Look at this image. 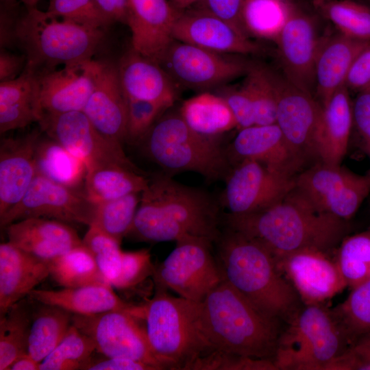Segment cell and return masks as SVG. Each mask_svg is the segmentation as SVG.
Returning <instances> with one entry per match:
<instances>
[{
    "label": "cell",
    "instance_id": "1",
    "mask_svg": "<svg viewBox=\"0 0 370 370\" xmlns=\"http://www.w3.org/2000/svg\"><path fill=\"white\" fill-rule=\"evenodd\" d=\"M347 221L317 210L295 186L283 199L264 210L221 214L226 227L258 242L274 259L306 249L329 254L346 237Z\"/></svg>",
    "mask_w": 370,
    "mask_h": 370
},
{
    "label": "cell",
    "instance_id": "2",
    "mask_svg": "<svg viewBox=\"0 0 370 370\" xmlns=\"http://www.w3.org/2000/svg\"><path fill=\"white\" fill-rule=\"evenodd\" d=\"M217 202L205 190L180 184L167 173L149 178L126 236L145 242L176 241L187 236L215 242L221 234Z\"/></svg>",
    "mask_w": 370,
    "mask_h": 370
},
{
    "label": "cell",
    "instance_id": "3",
    "mask_svg": "<svg viewBox=\"0 0 370 370\" xmlns=\"http://www.w3.org/2000/svg\"><path fill=\"white\" fill-rule=\"evenodd\" d=\"M282 323L259 310L223 278L198 304V325L209 352L273 362Z\"/></svg>",
    "mask_w": 370,
    "mask_h": 370
},
{
    "label": "cell",
    "instance_id": "4",
    "mask_svg": "<svg viewBox=\"0 0 370 370\" xmlns=\"http://www.w3.org/2000/svg\"><path fill=\"white\" fill-rule=\"evenodd\" d=\"M215 242L225 280L266 315L289 324L304 304L278 270L272 254L254 240L226 227Z\"/></svg>",
    "mask_w": 370,
    "mask_h": 370
},
{
    "label": "cell",
    "instance_id": "5",
    "mask_svg": "<svg viewBox=\"0 0 370 370\" xmlns=\"http://www.w3.org/2000/svg\"><path fill=\"white\" fill-rule=\"evenodd\" d=\"M105 38V30L58 18L35 7H25L19 16L16 47L26 57L24 70L36 75L59 65L92 60Z\"/></svg>",
    "mask_w": 370,
    "mask_h": 370
},
{
    "label": "cell",
    "instance_id": "6",
    "mask_svg": "<svg viewBox=\"0 0 370 370\" xmlns=\"http://www.w3.org/2000/svg\"><path fill=\"white\" fill-rule=\"evenodd\" d=\"M168 109L140 142L147 156L166 173H197L209 182L225 180L231 164L221 136L201 134Z\"/></svg>",
    "mask_w": 370,
    "mask_h": 370
},
{
    "label": "cell",
    "instance_id": "7",
    "mask_svg": "<svg viewBox=\"0 0 370 370\" xmlns=\"http://www.w3.org/2000/svg\"><path fill=\"white\" fill-rule=\"evenodd\" d=\"M155 287L153 297L140 306L149 343L166 369L189 370L196 358L209 352L199 328V302Z\"/></svg>",
    "mask_w": 370,
    "mask_h": 370
},
{
    "label": "cell",
    "instance_id": "8",
    "mask_svg": "<svg viewBox=\"0 0 370 370\" xmlns=\"http://www.w3.org/2000/svg\"><path fill=\"white\" fill-rule=\"evenodd\" d=\"M347 347L330 308L304 304L283 328L273 362L277 370H326Z\"/></svg>",
    "mask_w": 370,
    "mask_h": 370
},
{
    "label": "cell",
    "instance_id": "9",
    "mask_svg": "<svg viewBox=\"0 0 370 370\" xmlns=\"http://www.w3.org/2000/svg\"><path fill=\"white\" fill-rule=\"evenodd\" d=\"M161 263L152 275L155 286L171 289L180 297L201 301L223 279L219 262L213 257V241L208 238L187 236Z\"/></svg>",
    "mask_w": 370,
    "mask_h": 370
},
{
    "label": "cell",
    "instance_id": "10",
    "mask_svg": "<svg viewBox=\"0 0 370 370\" xmlns=\"http://www.w3.org/2000/svg\"><path fill=\"white\" fill-rule=\"evenodd\" d=\"M268 70L277 99L276 124L305 169L319 162L317 146L323 106L314 96L295 86L281 72Z\"/></svg>",
    "mask_w": 370,
    "mask_h": 370
},
{
    "label": "cell",
    "instance_id": "11",
    "mask_svg": "<svg viewBox=\"0 0 370 370\" xmlns=\"http://www.w3.org/2000/svg\"><path fill=\"white\" fill-rule=\"evenodd\" d=\"M325 22L310 2L296 3L275 44L281 73L314 97V64Z\"/></svg>",
    "mask_w": 370,
    "mask_h": 370
},
{
    "label": "cell",
    "instance_id": "12",
    "mask_svg": "<svg viewBox=\"0 0 370 370\" xmlns=\"http://www.w3.org/2000/svg\"><path fill=\"white\" fill-rule=\"evenodd\" d=\"M139 308L112 310L101 313L73 314L72 324L88 336L95 349L106 357H123L146 363L156 370L166 369L153 352L145 328L137 319Z\"/></svg>",
    "mask_w": 370,
    "mask_h": 370
},
{
    "label": "cell",
    "instance_id": "13",
    "mask_svg": "<svg viewBox=\"0 0 370 370\" xmlns=\"http://www.w3.org/2000/svg\"><path fill=\"white\" fill-rule=\"evenodd\" d=\"M173 39L159 64L177 87L207 90L245 76L253 62Z\"/></svg>",
    "mask_w": 370,
    "mask_h": 370
},
{
    "label": "cell",
    "instance_id": "14",
    "mask_svg": "<svg viewBox=\"0 0 370 370\" xmlns=\"http://www.w3.org/2000/svg\"><path fill=\"white\" fill-rule=\"evenodd\" d=\"M295 188L319 211L349 221L370 193V171L318 162L296 175Z\"/></svg>",
    "mask_w": 370,
    "mask_h": 370
},
{
    "label": "cell",
    "instance_id": "15",
    "mask_svg": "<svg viewBox=\"0 0 370 370\" xmlns=\"http://www.w3.org/2000/svg\"><path fill=\"white\" fill-rule=\"evenodd\" d=\"M41 132L82 160L86 171L107 165H117L143 174L125 155L122 144L103 135L83 111L42 114Z\"/></svg>",
    "mask_w": 370,
    "mask_h": 370
},
{
    "label": "cell",
    "instance_id": "16",
    "mask_svg": "<svg viewBox=\"0 0 370 370\" xmlns=\"http://www.w3.org/2000/svg\"><path fill=\"white\" fill-rule=\"evenodd\" d=\"M295 177L254 160L241 161L232 166L225 178L219 204L227 212L235 214L264 210L283 199L295 188Z\"/></svg>",
    "mask_w": 370,
    "mask_h": 370
},
{
    "label": "cell",
    "instance_id": "17",
    "mask_svg": "<svg viewBox=\"0 0 370 370\" xmlns=\"http://www.w3.org/2000/svg\"><path fill=\"white\" fill-rule=\"evenodd\" d=\"M95 204L84 192L36 174L21 199L0 217L1 227L27 218L53 219L90 226Z\"/></svg>",
    "mask_w": 370,
    "mask_h": 370
},
{
    "label": "cell",
    "instance_id": "18",
    "mask_svg": "<svg viewBox=\"0 0 370 370\" xmlns=\"http://www.w3.org/2000/svg\"><path fill=\"white\" fill-rule=\"evenodd\" d=\"M275 260L304 304H323L347 286L336 260L324 251L302 249Z\"/></svg>",
    "mask_w": 370,
    "mask_h": 370
},
{
    "label": "cell",
    "instance_id": "19",
    "mask_svg": "<svg viewBox=\"0 0 370 370\" xmlns=\"http://www.w3.org/2000/svg\"><path fill=\"white\" fill-rule=\"evenodd\" d=\"M171 35L173 39L222 54L257 55L264 51L228 22L195 8L177 14Z\"/></svg>",
    "mask_w": 370,
    "mask_h": 370
},
{
    "label": "cell",
    "instance_id": "20",
    "mask_svg": "<svg viewBox=\"0 0 370 370\" xmlns=\"http://www.w3.org/2000/svg\"><path fill=\"white\" fill-rule=\"evenodd\" d=\"M83 112L107 138L121 144L126 140L127 100L116 63L95 60L94 86Z\"/></svg>",
    "mask_w": 370,
    "mask_h": 370
},
{
    "label": "cell",
    "instance_id": "21",
    "mask_svg": "<svg viewBox=\"0 0 370 370\" xmlns=\"http://www.w3.org/2000/svg\"><path fill=\"white\" fill-rule=\"evenodd\" d=\"M95 68L92 59L37 75L41 116L83 111L93 89Z\"/></svg>",
    "mask_w": 370,
    "mask_h": 370
},
{
    "label": "cell",
    "instance_id": "22",
    "mask_svg": "<svg viewBox=\"0 0 370 370\" xmlns=\"http://www.w3.org/2000/svg\"><path fill=\"white\" fill-rule=\"evenodd\" d=\"M225 153L231 166L251 160L290 176L303 171L276 123L239 130Z\"/></svg>",
    "mask_w": 370,
    "mask_h": 370
},
{
    "label": "cell",
    "instance_id": "23",
    "mask_svg": "<svg viewBox=\"0 0 370 370\" xmlns=\"http://www.w3.org/2000/svg\"><path fill=\"white\" fill-rule=\"evenodd\" d=\"M131 47L158 63L173 40L177 12L169 0H128Z\"/></svg>",
    "mask_w": 370,
    "mask_h": 370
},
{
    "label": "cell",
    "instance_id": "24",
    "mask_svg": "<svg viewBox=\"0 0 370 370\" xmlns=\"http://www.w3.org/2000/svg\"><path fill=\"white\" fill-rule=\"evenodd\" d=\"M116 66L127 99L173 106L178 97L179 88L159 63L130 47L121 57Z\"/></svg>",
    "mask_w": 370,
    "mask_h": 370
},
{
    "label": "cell",
    "instance_id": "25",
    "mask_svg": "<svg viewBox=\"0 0 370 370\" xmlns=\"http://www.w3.org/2000/svg\"><path fill=\"white\" fill-rule=\"evenodd\" d=\"M40 132L1 141L0 217L21 199L36 175L34 155Z\"/></svg>",
    "mask_w": 370,
    "mask_h": 370
},
{
    "label": "cell",
    "instance_id": "26",
    "mask_svg": "<svg viewBox=\"0 0 370 370\" xmlns=\"http://www.w3.org/2000/svg\"><path fill=\"white\" fill-rule=\"evenodd\" d=\"M5 230L9 242L46 262L83 245L73 227L55 219L27 218L8 225Z\"/></svg>",
    "mask_w": 370,
    "mask_h": 370
},
{
    "label": "cell",
    "instance_id": "27",
    "mask_svg": "<svg viewBox=\"0 0 370 370\" xmlns=\"http://www.w3.org/2000/svg\"><path fill=\"white\" fill-rule=\"evenodd\" d=\"M49 276L47 262L10 242L0 245V317Z\"/></svg>",
    "mask_w": 370,
    "mask_h": 370
},
{
    "label": "cell",
    "instance_id": "28",
    "mask_svg": "<svg viewBox=\"0 0 370 370\" xmlns=\"http://www.w3.org/2000/svg\"><path fill=\"white\" fill-rule=\"evenodd\" d=\"M370 42L327 31L314 64V96L322 105L345 85L349 70L358 53Z\"/></svg>",
    "mask_w": 370,
    "mask_h": 370
},
{
    "label": "cell",
    "instance_id": "29",
    "mask_svg": "<svg viewBox=\"0 0 370 370\" xmlns=\"http://www.w3.org/2000/svg\"><path fill=\"white\" fill-rule=\"evenodd\" d=\"M352 125V102L344 85L323 106L317 146L319 162L341 164L347 153Z\"/></svg>",
    "mask_w": 370,
    "mask_h": 370
},
{
    "label": "cell",
    "instance_id": "30",
    "mask_svg": "<svg viewBox=\"0 0 370 370\" xmlns=\"http://www.w3.org/2000/svg\"><path fill=\"white\" fill-rule=\"evenodd\" d=\"M38 303L62 308L73 314L90 315L112 310H134L108 284H95L58 291L34 289L28 295Z\"/></svg>",
    "mask_w": 370,
    "mask_h": 370
},
{
    "label": "cell",
    "instance_id": "31",
    "mask_svg": "<svg viewBox=\"0 0 370 370\" xmlns=\"http://www.w3.org/2000/svg\"><path fill=\"white\" fill-rule=\"evenodd\" d=\"M38 76L23 70L16 79L0 82V133L38 122Z\"/></svg>",
    "mask_w": 370,
    "mask_h": 370
},
{
    "label": "cell",
    "instance_id": "32",
    "mask_svg": "<svg viewBox=\"0 0 370 370\" xmlns=\"http://www.w3.org/2000/svg\"><path fill=\"white\" fill-rule=\"evenodd\" d=\"M178 110L190 127L205 136H221L237 128L230 107L219 94L201 92L184 101Z\"/></svg>",
    "mask_w": 370,
    "mask_h": 370
},
{
    "label": "cell",
    "instance_id": "33",
    "mask_svg": "<svg viewBox=\"0 0 370 370\" xmlns=\"http://www.w3.org/2000/svg\"><path fill=\"white\" fill-rule=\"evenodd\" d=\"M149 178L124 167L107 164L86 172L84 193L95 204L117 199L134 193H142Z\"/></svg>",
    "mask_w": 370,
    "mask_h": 370
},
{
    "label": "cell",
    "instance_id": "34",
    "mask_svg": "<svg viewBox=\"0 0 370 370\" xmlns=\"http://www.w3.org/2000/svg\"><path fill=\"white\" fill-rule=\"evenodd\" d=\"M296 3L293 0H245L241 16L245 35L275 44Z\"/></svg>",
    "mask_w": 370,
    "mask_h": 370
},
{
    "label": "cell",
    "instance_id": "35",
    "mask_svg": "<svg viewBox=\"0 0 370 370\" xmlns=\"http://www.w3.org/2000/svg\"><path fill=\"white\" fill-rule=\"evenodd\" d=\"M36 173L56 183L75 188L85 180L86 168L55 140L40 137L34 155Z\"/></svg>",
    "mask_w": 370,
    "mask_h": 370
},
{
    "label": "cell",
    "instance_id": "36",
    "mask_svg": "<svg viewBox=\"0 0 370 370\" xmlns=\"http://www.w3.org/2000/svg\"><path fill=\"white\" fill-rule=\"evenodd\" d=\"M40 304L32 312L28 339V355L40 363L62 341L72 324L71 312Z\"/></svg>",
    "mask_w": 370,
    "mask_h": 370
},
{
    "label": "cell",
    "instance_id": "37",
    "mask_svg": "<svg viewBox=\"0 0 370 370\" xmlns=\"http://www.w3.org/2000/svg\"><path fill=\"white\" fill-rule=\"evenodd\" d=\"M314 10L338 32L370 42V6L357 0H310Z\"/></svg>",
    "mask_w": 370,
    "mask_h": 370
},
{
    "label": "cell",
    "instance_id": "38",
    "mask_svg": "<svg viewBox=\"0 0 370 370\" xmlns=\"http://www.w3.org/2000/svg\"><path fill=\"white\" fill-rule=\"evenodd\" d=\"M47 262L49 275L64 288L95 284H109L100 272L92 254L84 244Z\"/></svg>",
    "mask_w": 370,
    "mask_h": 370
},
{
    "label": "cell",
    "instance_id": "39",
    "mask_svg": "<svg viewBox=\"0 0 370 370\" xmlns=\"http://www.w3.org/2000/svg\"><path fill=\"white\" fill-rule=\"evenodd\" d=\"M32 316L22 299L0 317V370H8L17 358L28 354Z\"/></svg>",
    "mask_w": 370,
    "mask_h": 370
},
{
    "label": "cell",
    "instance_id": "40",
    "mask_svg": "<svg viewBox=\"0 0 370 370\" xmlns=\"http://www.w3.org/2000/svg\"><path fill=\"white\" fill-rule=\"evenodd\" d=\"M352 290L343 302L330 309L348 346L370 332V278Z\"/></svg>",
    "mask_w": 370,
    "mask_h": 370
},
{
    "label": "cell",
    "instance_id": "41",
    "mask_svg": "<svg viewBox=\"0 0 370 370\" xmlns=\"http://www.w3.org/2000/svg\"><path fill=\"white\" fill-rule=\"evenodd\" d=\"M352 289L370 278V231L346 236L335 258Z\"/></svg>",
    "mask_w": 370,
    "mask_h": 370
},
{
    "label": "cell",
    "instance_id": "42",
    "mask_svg": "<svg viewBox=\"0 0 370 370\" xmlns=\"http://www.w3.org/2000/svg\"><path fill=\"white\" fill-rule=\"evenodd\" d=\"M141 193L95 204L94 225L121 243L130 231L140 201Z\"/></svg>",
    "mask_w": 370,
    "mask_h": 370
},
{
    "label": "cell",
    "instance_id": "43",
    "mask_svg": "<svg viewBox=\"0 0 370 370\" xmlns=\"http://www.w3.org/2000/svg\"><path fill=\"white\" fill-rule=\"evenodd\" d=\"M95 350L92 340L71 324L62 341L40 363L39 370L82 369Z\"/></svg>",
    "mask_w": 370,
    "mask_h": 370
},
{
    "label": "cell",
    "instance_id": "44",
    "mask_svg": "<svg viewBox=\"0 0 370 370\" xmlns=\"http://www.w3.org/2000/svg\"><path fill=\"white\" fill-rule=\"evenodd\" d=\"M243 85L248 90L254 107L255 125L276 123L277 99L268 67L253 63Z\"/></svg>",
    "mask_w": 370,
    "mask_h": 370
},
{
    "label": "cell",
    "instance_id": "45",
    "mask_svg": "<svg viewBox=\"0 0 370 370\" xmlns=\"http://www.w3.org/2000/svg\"><path fill=\"white\" fill-rule=\"evenodd\" d=\"M82 242L92 254L106 281L113 287L121 269V243L94 225L88 226Z\"/></svg>",
    "mask_w": 370,
    "mask_h": 370
},
{
    "label": "cell",
    "instance_id": "46",
    "mask_svg": "<svg viewBox=\"0 0 370 370\" xmlns=\"http://www.w3.org/2000/svg\"><path fill=\"white\" fill-rule=\"evenodd\" d=\"M50 14L95 29L106 30L114 23L95 0H49Z\"/></svg>",
    "mask_w": 370,
    "mask_h": 370
},
{
    "label": "cell",
    "instance_id": "47",
    "mask_svg": "<svg viewBox=\"0 0 370 370\" xmlns=\"http://www.w3.org/2000/svg\"><path fill=\"white\" fill-rule=\"evenodd\" d=\"M126 140L140 143L158 119L170 108L153 101L127 99Z\"/></svg>",
    "mask_w": 370,
    "mask_h": 370
},
{
    "label": "cell",
    "instance_id": "48",
    "mask_svg": "<svg viewBox=\"0 0 370 370\" xmlns=\"http://www.w3.org/2000/svg\"><path fill=\"white\" fill-rule=\"evenodd\" d=\"M189 370H277L269 360L249 357L212 350L199 356Z\"/></svg>",
    "mask_w": 370,
    "mask_h": 370
},
{
    "label": "cell",
    "instance_id": "49",
    "mask_svg": "<svg viewBox=\"0 0 370 370\" xmlns=\"http://www.w3.org/2000/svg\"><path fill=\"white\" fill-rule=\"evenodd\" d=\"M154 267L149 249L122 251L121 273L113 287L119 289L134 287L152 275Z\"/></svg>",
    "mask_w": 370,
    "mask_h": 370
},
{
    "label": "cell",
    "instance_id": "50",
    "mask_svg": "<svg viewBox=\"0 0 370 370\" xmlns=\"http://www.w3.org/2000/svg\"><path fill=\"white\" fill-rule=\"evenodd\" d=\"M326 370H370V332L356 338Z\"/></svg>",
    "mask_w": 370,
    "mask_h": 370
},
{
    "label": "cell",
    "instance_id": "51",
    "mask_svg": "<svg viewBox=\"0 0 370 370\" xmlns=\"http://www.w3.org/2000/svg\"><path fill=\"white\" fill-rule=\"evenodd\" d=\"M219 95L225 99L230 107L238 130L255 125L253 101L243 84L240 86L223 88Z\"/></svg>",
    "mask_w": 370,
    "mask_h": 370
},
{
    "label": "cell",
    "instance_id": "52",
    "mask_svg": "<svg viewBox=\"0 0 370 370\" xmlns=\"http://www.w3.org/2000/svg\"><path fill=\"white\" fill-rule=\"evenodd\" d=\"M245 1L199 0L190 8H195L207 12L228 22L243 34L246 36L243 31L241 19V11Z\"/></svg>",
    "mask_w": 370,
    "mask_h": 370
},
{
    "label": "cell",
    "instance_id": "53",
    "mask_svg": "<svg viewBox=\"0 0 370 370\" xmlns=\"http://www.w3.org/2000/svg\"><path fill=\"white\" fill-rule=\"evenodd\" d=\"M353 125L365 151L370 152V87L357 92L352 102Z\"/></svg>",
    "mask_w": 370,
    "mask_h": 370
},
{
    "label": "cell",
    "instance_id": "54",
    "mask_svg": "<svg viewBox=\"0 0 370 370\" xmlns=\"http://www.w3.org/2000/svg\"><path fill=\"white\" fill-rule=\"evenodd\" d=\"M345 85L349 92L356 93L370 87V42L355 58Z\"/></svg>",
    "mask_w": 370,
    "mask_h": 370
},
{
    "label": "cell",
    "instance_id": "55",
    "mask_svg": "<svg viewBox=\"0 0 370 370\" xmlns=\"http://www.w3.org/2000/svg\"><path fill=\"white\" fill-rule=\"evenodd\" d=\"M23 8L20 3H1L0 8V46L8 49L16 47L15 34L17 23Z\"/></svg>",
    "mask_w": 370,
    "mask_h": 370
},
{
    "label": "cell",
    "instance_id": "56",
    "mask_svg": "<svg viewBox=\"0 0 370 370\" xmlns=\"http://www.w3.org/2000/svg\"><path fill=\"white\" fill-rule=\"evenodd\" d=\"M85 370H156L154 367L132 358L106 357L105 359L92 360L91 358L84 365Z\"/></svg>",
    "mask_w": 370,
    "mask_h": 370
},
{
    "label": "cell",
    "instance_id": "57",
    "mask_svg": "<svg viewBox=\"0 0 370 370\" xmlns=\"http://www.w3.org/2000/svg\"><path fill=\"white\" fill-rule=\"evenodd\" d=\"M26 65L24 54L16 55L8 49H1L0 52V82H8L18 77Z\"/></svg>",
    "mask_w": 370,
    "mask_h": 370
},
{
    "label": "cell",
    "instance_id": "58",
    "mask_svg": "<svg viewBox=\"0 0 370 370\" xmlns=\"http://www.w3.org/2000/svg\"><path fill=\"white\" fill-rule=\"evenodd\" d=\"M103 12L114 23L127 25L129 15L128 0H95Z\"/></svg>",
    "mask_w": 370,
    "mask_h": 370
},
{
    "label": "cell",
    "instance_id": "59",
    "mask_svg": "<svg viewBox=\"0 0 370 370\" xmlns=\"http://www.w3.org/2000/svg\"><path fill=\"white\" fill-rule=\"evenodd\" d=\"M39 362L27 354L17 358L8 370H39Z\"/></svg>",
    "mask_w": 370,
    "mask_h": 370
},
{
    "label": "cell",
    "instance_id": "60",
    "mask_svg": "<svg viewBox=\"0 0 370 370\" xmlns=\"http://www.w3.org/2000/svg\"><path fill=\"white\" fill-rule=\"evenodd\" d=\"M199 1V0H169L171 6L177 13L188 9Z\"/></svg>",
    "mask_w": 370,
    "mask_h": 370
},
{
    "label": "cell",
    "instance_id": "61",
    "mask_svg": "<svg viewBox=\"0 0 370 370\" xmlns=\"http://www.w3.org/2000/svg\"><path fill=\"white\" fill-rule=\"evenodd\" d=\"M40 0H21L25 7H35Z\"/></svg>",
    "mask_w": 370,
    "mask_h": 370
},
{
    "label": "cell",
    "instance_id": "62",
    "mask_svg": "<svg viewBox=\"0 0 370 370\" xmlns=\"http://www.w3.org/2000/svg\"><path fill=\"white\" fill-rule=\"evenodd\" d=\"M18 2L17 0H1V3L11 4Z\"/></svg>",
    "mask_w": 370,
    "mask_h": 370
},
{
    "label": "cell",
    "instance_id": "63",
    "mask_svg": "<svg viewBox=\"0 0 370 370\" xmlns=\"http://www.w3.org/2000/svg\"><path fill=\"white\" fill-rule=\"evenodd\" d=\"M293 1L296 3H305V2H310V0H293Z\"/></svg>",
    "mask_w": 370,
    "mask_h": 370
},
{
    "label": "cell",
    "instance_id": "64",
    "mask_svg": "<svg viewBox=\"0 0 370 370\" xmlns=\"http://www.w3.org/2000/svg\"><path fill=\"white\" fill-rule=\"evenodd\" d=\"M368 154H369V156H370V152H369V153H368Z\"/></svg>",
    "mask_w": 370,
    "mask_h": 370
}]
</instances>
